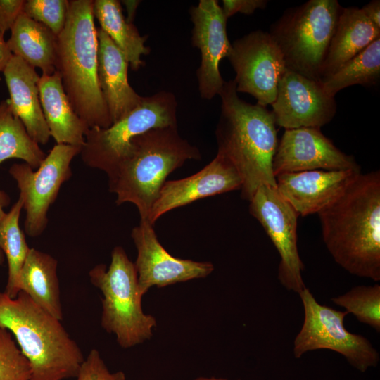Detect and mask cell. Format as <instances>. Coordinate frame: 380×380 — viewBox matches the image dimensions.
Returning <instances> with one entry per match:
<instances>
[{"mask_svg":"<svg viewBox=\"0 0 380 380\" xmlns=\"http://www.w3.org/2000/svg\"><path fill=\"white\" fill-rule=\"evenodd\" d=\"M343 7L336 0H310L288 9L272 25L288 70L321 81V70Z\"/></svg>","mask_w":380,"mask_h":380,"instance_id":"obj_7","label":"cell"},{"mask_svg":"<svg viewBox=\"0 0 380 380\" xmlns=\"http://www.w3.org/2000/svg\"><path fill=\"white\" fill-rule=\"evenodd\" d=\"M241 178L234 165L217 153L196 173L183 179L165 181L150 210L151 224L164 214L199 199L240 190Z\"/></svg>","mask_w":380,"mask_h":380,"instance_id":"obj_17","label":"cell"},{"mask_svg":"<svg viewBox=\"0 0 380 380\" xmlns=\"http://www.w3.org/2000/svg\"><path fill=\"white\" fill-rule=\"evenodd\" d=\"M91 284L103 294L101 326L116 336L123 348L149 339L156 320L141 308L137 272L124 248L115 246L108 268L99 264L89 272Z\"/></svg>","mask_w":380,"mask_h":380,"instance_id":"obj_6","label":"cell"},{"mask_svg":"<svg viewBox=\"0 0 380 380\" xmlns=\"http://www.w3.org/2000/svg\"><path fill=\"white\" fill-rule=\"evenodd\" d=\"M359 168L353 156L341 151L317 127L285 129L272 162L274 177L308 170Z\"/></svg>","mask_w":380,"mask_h":380,"instance_id":"obj_16","label":"cell"},{"mask_svg":"<svg viewBox=\"0 0 380 380\" xmlns=\"http://www.w3.org/2000/svg\"><path fill=\"white\" fill-rule=\"evenodd\" d=\"M92 0H70L65 26L57 36L56 71L78 116L89 128L112 125L99 84L98 39Z\"/></svg>","mask_w":380,"mask_h":380,"instance_id":"obj_3","label":"cell"},{"mask_svg":"<svg viewBox=\"0 0 380 380\" xmlns=\"http://www.w3.org/2000/svg\"><path fill=\"white\" fill-rule=\"evenodd\" d=\"M221 112L215 130L217 153L238 171L241 197L250 201L262 185L276 186L272 162L278 146L272 111L240 99L234 80L224 82L219 94Z\"/></svg>","mask_w":380,"mask_h":380,"instance_id":"obj_2","label":"cell"},{"mask_svg":"<svg viewBox=\"0 0 380 380\" xmlns=\"http://www.w3.org/2000/svg\"><path fill=\"white\" fill-rule=\"evenodd\" d=\"M131 236L137 250L134 266L137 272L140 293L150 288H163L194 279L204 278L214 270L210 262H197L170 255L159 242L151 224L140 219Z\"/></svg>","mask_w":380,"mask_h":380,"instance_id":"obj_13","label":"cell"},{"mask_svg":"<svg viewBox=\"0 0 380 380\" xmlns=\"http://www.w3.org/2000/svg\"><path fill=\"white\" fill-rule=\"evenodd\" d=\"M380 37V29L362 8H343L321 70V81L338 70L350 60Z\"/></svg>","mask_w":380,"mask_h":380,"instance_id":"obj_21","label":"cell"},{"mask_svg":"<svg viewBox=\"0 0 380 380\" xmlns=\"http://www.w3.org/2000/svg\"><path fill=\"white\" fill-rule=\"evenodd\" d=\"M77 380H125V374L122 371L114 373L109 372L101 357L99 352L91 349L82 363Z\"/></svg>","mask_w":380,"mask_h":380,"instance_id":"obj_32","label":"cell"},{"mask_svg":"<svg viewBox=\"0 0 380 380\" xmlns=\"http://www.w3.org/2000/svg\"><path fill=\"white\" fill-rule=\"evenodd\" d=\"M46 153L27 132L13 113L8 99L0 102V164L9 158L25 161L33 170L37 168Z\"/></svg>","mask_w":380,"mask_h":380,"instance_id":"obj_26","label":"cell"},{"mask_svg":"<svg viewBox=\"0 0 380 380\" xmlns=\"http://www.w3.org/2000/svg\"><path fill=\"white\" fill-rule=\"evenodd\" d=\"M331 301L353 314L356 319L380 332V285L353 286Z\"/></svg>","mask_w":380,"mask_h":380,"instance_id":"obj_29","label":"cell"},{"mask_svg":"<svg viewBox=\"0 0 380 380\" xmlns=\"http://www.w3.org/2000/svg\"><path fill=\"white\" fill-rule=\"evenodd\" d=\"M194 380H227V379H222V378H215V377H203V376H200V377H198L196 379H195Z\"/></svg>","mask_w":380,"mask_h":380,"instance_id":"obj_38","label":"cell"},{"mask_svg":"<svg viewBox=\"0 0 380 380\" xmlns=\"http://www.w3.org/2000/svg\"><path fill=\"white\" fill-rule=\"evenodd\" d=\"M0 327L11 331L31 368L30 380L76 377L84 358L61 321L24 291L12 298L0 291Z\"/></svg>","mask_w":380,"mask_h":380,"instance_id":"obj_4","label":"cell"},{"mask_svg":"<svg viewBox=\"0 0 380 380\" xmlns=\"http://www.w3.org/2000/svg\"><path fill=\"white\" fill-rule=\"evenodd\" d=\"M272 106L276 125L285 129L321 128L334 118L337 110L334 97L325 92L322 82L288 69Z\"/></svg>","mask_w":380,"mask_h":380,"instance_id":"obj_14","label":"cell"},{"mask_svg":"<svg viewBox=\"0 0 380 380\" xmlns=\"http://www.w3.org/2000/svg\"><path fill=\"white\" fill-rule=\"evenodd\" d=\"M81 147L56 144L36 171L27 163H14L8 172L16 182L19 198L25 211L24 231L31 237L40 236L48 224V211L62 184L72 176L71 162Z\"/></svg>","mask_w":380,"mask_h":380,"instance_id":"obj_10","label":"cell"},{"mask_svg":"<svg viewBox=\"0 0 380 380\" xmlns=\"http://www.w3.org/2000/svg\"><path fill=\"white\" fill-rule=\"evenodd\" d=\"M379 77L380 37L322 83L325 92L334 97L341 89L354 84L373 86Z\"/></svg>","mask_w":380,"mask_h":380,"instance_id":"obj_28","label":"cell"},{"mask_svg":"<svg viewBox=\"0 0 380 380\" xmlns=\"http://www.w3.org/2000/svg\"><path fill=\"white\" fill-rule=\"evenodd\" d=\"M360 172L361 168L282 173L275 177L276 189L299 216H306L334 201Z\"/></svg>","mask_w":380,"mask_h":380,"instance_id":"obj_18","label":"cell"},{"mask_svg":"<svg viewBox=\"0 0 380 380\" xmlns=\"http://www.w3.org/2000/svg\"><path fill=\"white\" fill-rule=\"evenodd\" d=\"M201 158L198 148L183 139L177 125L150 129L133 139L128 157L108 178L118 205L133 203L140 219H148L167 176L188 160Z\"/></svg>","mask_w":380,"mask_h":380,"instance_id":"obj_5","label":"cell"},{"mask_svg":"<svg viewBox=\"0 0 380 380\" xmlns=\"http://www.w3.org/2000/svg\"><path fill=\"white\" fill-rule=\"evenodd\" d=\"M249 212L262 226L279 254V282L286 290L300 293L306 286L297 244L299 215L276 186L270 185L258 187L249 201Z\"/></svg>","mask_w":380,"mask_h":380,"instance_id":"obj_12","label":"cell"},{"mask_svg":"<svg viewBox=\"0 0 380 380\" xmlns=\"http://www.w3.org/2000/svg\"><path fill=\"white\" fill-rule=\"evenodd\" d=\"M267 4L265 0H223L222 12L227 19L236 13L246 15L253 13L257 9H264Z\"/></svg>","mask_w":380,"mask_h":380,"instance_id":"obj_34","label":"cell"},{"mask_svg":"<svg viewBox=\"0 0 380 380\" xmlns=\"http://www.w3.org/2000/svg\"><path fill=\"white\" fill-rule=\"evenodd\" d=\"M298 295L304 317L293 341V353L296 358L309 351L325 349L339 353L361 372L377 366L380 356L372 343L366 337L346 329V311L320 304L307 287Z\"/></svg>","mask_w":380,"mask_h":380,"instance_id":"obj_9","label":"cell"},{"mask_svg":"<svg viewBox=\"0 0 380 380\" xmlns=\"http://www.w3.org/2000/svg\"><path fill=\"white\" fill-rule=\"evenodd\" d=\"M175 95L161 91L142 98L130 113L108 128H89L81 147L84 163L110 177L128 157L136 137L155 128L177 125Z\"/></svg>","mask_w":380,"mask_h":380,"instance_id":"obj_8","label":"cell"},{"mask_svg":"<svg viewBox=\"0 0 380 380\" xmlns=\"http://www.w3.org/2000/svg\"><path fill=\"white\" fill-rule=\"evenodd\" d=\"M334 261L348 273L380 281V172L359 173L318 213Z\"/></svg>","mask_w":380,"mask_h":380,"instance_id":"obj_1","label":"cell"},{"mask_svg":"<svg viewBox=\"0 0 380 380\" xmlns=\"http://www.w3.org/2000/svg\"><path fill=\"white\" fill-rule=\"evenodd\" d=\"M97 39L99 84L113 124L134 110L143 96L129 83V65L122 51L101 28Z\"/></svg>","mask_w":380,"mask_h":380,"instance_id":"obj_19","label":"cell"},{"mask_svg":"<svg viewBox=\"0 0 380 380\" xmlns=\"http://www.w3.org/2000/svg\"><path fill=\"white\" fill-rule=\"evenodd\" d=\"M192 44L200 50L201 64L196 75L201 97L210 100L221 92L224 80L220 62L228 57L231 49L227 34V20L216 0H201L189 9Z\"/></svg>","mask_w":380,"mask_h":380,"instance_id":"obj_15","label":"cell"},{"mask_svg":"<svg viewBox=\"0 0 380 380\" xmlns=\"http://www.w3.org/2000/svg\"><path fill=\"white\" fill-rule=\"evenodd\" d=\"M30 365L13 341L11 333L0 327V380H30Z\"/></svg>","mask_w":380,"mask_h":380,"instance_id":"obj_30","label":"cell"},{"mask_svg":"<svg viewBox=\"0 0 380 380\" xmlns=\"http://www.w3.org/2000/svg\"><path fill=\"white\" fill-rule=\"evenodd\" d=\"M11 203V198L9 195L4 191L0 189V222L6 215L4 208H6ZM4 262V255L0 249V265H2Z\"/></svg>","mask_w":380,"mask_h":380,"instance_id":"obj_37","label":"cell"},{"mask_svg":"<svg viewBox=\"0 0 380 380\" xmlns=\"http://www.w3.org/2000/svg\"><path fill=\"white\" fill-rule=\"evenodd\" d=\"M68 0H27L23 13L48 27L56 36L63 30L66 22Z\"/></svg>","mask_w":380,"mask_h":380,"instance_id":"obj_31","label":"cell"},{"mask_svg":"<svg viewBox=\"0 0 380 380\" xmlns=\"http://www.w3.org/2000/svg\"><path fill=\"white\" fill-rule=\"evenodd\" d=\"M41 106L45 121L56 144L82 147L89 129L74 110L64 90L61 75H42L39 81Z\"/></svg>","mask_w":380,"mask_h":380,"instance_id":"obj_22","label":"cell"},{"mask_svg":"<svg viewBox=\"0 0 380 380\" xmlns=\"http://www.w3.org/2000/svg\"><path fill=\"white\" fill-rule=\"evenodd\" d=\"M57 265V260L51 255L30 248L20 272L19 288L38 306L61 321Z\"/></svg>","mask_w":380,"mask_h":380,"instance_id":"obj_23","label":"cell"},{"mask_svg":"<svg viewBox=\"0 0 380 380\" xmlns=\"http://www.w3.org/2000/svg\"><path fill=\"white\" fill-rule=\"evenodd\" d=\"M227 58L236 73L237 92L251 94L258 105H272L287 68L271 34L255 30L235 40Z\"/></svg>","mask_w":380,"mask_h":380,"instance_id":"obj_11","label":"cell"},{"mask_svg":"<svg viewBox=\"0 0 380 380\" xmlns=\"http://www.w3.org/2000/svg\"><path fill=\"white\" fill-rule=\"evenodd\" d=\"M23 202L18 198L0 222V249L8 262V280L4 293L14 298L20 291L19 276L30 248L19 226Z\"/></svg>","mask_w":380,"mask_h":380,"instance_id":"obj_27","label":"cell"},{"mask_svg":"<svg viewBox=\"0 0 380 380\" xmlns=\"http://www.w3.org/2000/svg\"><path fill=\"white\" fill-rule=\"evenodd\" d=\"M13 113L31 138L45 145L51 137L43 114L39 91L40 76L35 68L13 55L3 71Z\"/></svg>","mask_w":380,"mask_h":380,"instance_id":"obj_20","label":"cell"},{"mask_svg":"<svg viewBox=\"0 0 380 380\" xmlns=\"http://www.w3.org/2000/svg\"><path fill=\"white\" fill-rule=\"evenodd\" d=\"M13 54L10 51L4 36L0 34V72H3Z\"/></svg>","mask_w":380,"mask_h":380,"instance_id":"obj_36","label":"cell"},{"mask_svg":"<svg viewBox=\"0 0 380 380\" xmlns=\"http://www.w3.org/2000/svg\"><path fill=\"white\" fill-rule=\"evenodd\" d=\"M24 0H0V34L11 30L23 13Z\"/></svg>","mask_w":380,"mask_h":380,"instance_id":"obj_33","label":"cell"},{"mask_svg":"<svg viewBox=\"0 0 380 380\" xmlns=\"http://www.w3.org/2000/svg\"><path fill=\"white\" fill-rule=\"evenodd\" d=\"M11 32L6 44L13 55L39 68L42 75L56 72L57 36L48 27L22 13Z\"/></svg>","mask_w":380,"mask_h":380,"instance_id":"obj_24","label":"cell"},{"mask_svg":"<svg viewBox=\"0 0 380 380\" xmlns=\"http://www.w3.org/2000/svg\"><path fill=\"white\" fill-rule=\"evenodd\" d=\"M367 18L380 29V1L373 0L362 8Z\"/></svg>","mask_w":380,"mask_h":380,"instance_id":"obj_35","label":"cell"},{"mask_svg":"<svg viewBox=\"0 0 380 380\" xmlns=\"http://www.w3.org/2000/svg\"><path fill=\"white\" fill-rule=\"evenodd\" d=\"M93 12L102 29L124 54L133 70H138L144 63L143 55L148 54L146 46L147 36H141L137 27L125 19L121 4L117 0H95Z\"/></svg>","mask_w":380,"mask_h":380,"instance_id":"obj_25","label":"cell"}]
</instances>
